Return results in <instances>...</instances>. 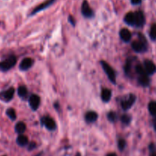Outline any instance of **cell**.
I'll return each instance as SVG.
<instances>
[{"label":"cell","instance_id":"e0dca14e","mask_svg":"<svg viewBox=\"0 0 156 156\" xmlns=\"http://www.w3.org/2000/svg\"><path fill=\"white\" fill-rule=\"evenodd\" d=\"M124 21L128 25L135 26V13L134 12H128L125 15Z\"/></svg>","mask_w":156,"mask_h":156},{"label":"cell","instance_id":"5b68a950","mask_svg":"<svg viewBox=\"0 0 156 156\" xmlns=\"http://www.w3.org/2000/svg\"><path fill=\"white\" fill-rule=\"evenodd\" d=\"M14 94H15V88L12 87V88H9V89L0 93V99L2 100L3 101L9 102L12 100Z\"/></svg>","mask_w":156,"mask_h":156},{"label":"cell","instance_id":"3957f363","mask_svg":"<svg viewBox=\"0 0 156 156\" xmlns=\"http://www.w3.org/2000/svg\"><path fill=\"white\" fill-rule=\"evenodd\" d=\"M100 63H101V66H102V69H103L104 72H105V73L106 74L107 77H108V79H110V82L113 84H116V73H115L113 69L112 68V67L110 66L106 62H105V61L102 60L100 62Z\"/></svg>","mask_w":156,"mask_h":156},{"label":"cell","instance_id":"4fadbf2b","mask_svg":"<svg viewBox=\"0 0 156 156\" xmlns=\"http://www.w3.org/2000/svg\"><path fill=\"white\" fill-rule=\"evenodd\" d=\"M54 1L55 0H47V1H46L45 2L39 5L38 7H36L33 11H32V15H34V14L37 13V12H41V10H44V9H46V8L49 7V6H50V5H51Z\"/></svg>","mask_w":156,"mask_h":156},{"label":"cell","instance_id":"52a82bcc","mask_svg":"<svg viewBox=\"0 0 156 156\" xmlns=\"http://www.w3.org/2000/svg\"><path fill=\"white\" fill-rule=\"evenodd\" d=\"M81 12H82L83 15L86 18H92L93 16V12L91 8L89 5L87 0H84L83 2L82 7H81Z\"/></svg>","mask_w":156,"mask_h":156},{"label":"cell","instance_id":"603a6c76","mask_svg":"<svg viewBox=\"0 0 156 156\" xmlns=\"http://www.w3.org/2000/svg\"><path fill=\"white\" fill-rule=\"evenodd\" d=\"M149 36L152 41H156V24H153L150 29Z\"/></svg>","mask_w":156,"mask_h":156},{"label":"cell","instance_id":"30bf717a","mask_svg":"<svg viewBox=\"0 0 156 156\" xmlns=\"http://www.w3.org/2000/svg\"><path fill=\"white\" fill-rule=\"evenodd\" d=\"M135 13V26L138 27H142L145 24V16L144 14L140 11L134 12Z\"/></svg>","mask_w":156,"mask_h":156},{"label":"cell","instance_id":"5bb4252c","mask_svg":"<svg viewBox=\"0 0 156 156\" xmlns=\"http://www.w3.org/2000/svg\"><path fill=\"white\" fill-rule=\"evenodd\" d=\"M97 118L98 114L94 111H89L85 115V120L88 123H94L95 121H96Z\"/></svg>","mask_w":156,"mask_h":156},{"label":"cell","instance_id":"1f68e13d","mask_svg":"<svg viewBox=\"0 0 156 156\" xmlns=\"http://www.w3.org/2000/svg\"><path fill=\"white\" fill-rule=\"evenodd\" d=\"M106 156H117V155H116V153H110V154H108Z\"/></svg>","mask_w":156,"mask_h":156},{"label":"cell","instance_id":"f1b7e54d","mask_svg":"<svg viewBox=\"0 0 156 156\" xmlns=\"http://www.w3.org/2000/svg\"><path fill=\"white\" fill-rule=\"evenodd\" d=\"M131 2L132 5H139L142 2V0H131Z\"/></svg>","mask_w":156,"mask_h":156},{"label":"cell","instance_id":"484cf974","mask_svg":"<svg viewBox=\"0 0 156 156\" xmlns=\"http://www.w3.org/2000/svg\"><path fill=\"white\" fill-rule=\"evenodd\" d=\"M107 118H108V120L110 122H115L116 120V119H117V115H116V114L115 112L111 111V112L107 114Z\"/></svg>","mask_w":156,"mask_h":156},{"label":"cell","instance_id":"8992f818","mask_svg":"<svg viewBox=\"0 0 156 156\" xmlns=\"http://www.w3.org/2000/svg\"><path fill=\"white\" fill-rule=\"evenodd\" d=\"M41 104V98L37 94H32L29 98V105L33 111H37Z\"/></svg>","mask_w":156,"mask_h":156},{"label":"cell","instance_id":"277c9868","mask_svg":"<svg viewBox=\"0 0 156 156\" xmlns=\"http://www.w3.org/2000/svg\"><path fill=\"white\" fill-rule=\"evenodd\" d=\"M136 100V97L135 94H128L126 98H125L121 101V107H122V108L123 110L127 111V110L130 109L132 108V106L134 105Z\"/></svg>","mask_w":156,"mask_h":156},{"label":"cell","instance_id":"d6986e66","mask_svg":"<svg viewBox=\"0 0 156 156\" xmlns=\"http://www.w3.org/2000/svg\"><path fill=\"white\" fill-rule=\"evenodd\" d=\"M26 129V125L24 124L23 122H18L16 125H15V130L17 133L20 134V135H22V133H24V131Z\"/></svg>","mask_w":156,"mask_h":156},{"label":"cell","instance_id":"ac0fdd59","mask_svg":"<svg viewBox=\"0 0 156 156\" xmlns=\"http://www.w3.org/2000/svg\"><path fill=\"white\" fill-rule=\"evenodd\" d=\"M17 144L19 146H25L28 143V139L24 135H19L16 140Z\"/></svg>","mask_w":156,"mask_h":156},{"label":"cell","instance_id":"ba28073f","mask_svg":"<svg viewBox=\"0 0 156 156\" xmlns=\"http://www.w3.org/2000/svg\"><path fill=\"white\" fill-rule=\"evenodd\" d=\"M42 124L47 128L48 130H54L56 129V123L54 120L50 117H44L42 118Z\"/></svg>","mask_w":156,"mask_h":156},{"label":"cell","instance_id":"9a60e30c","mask_svg":"<svg viewBox=\"0 0 156 156\" xmlns=\"http://www.w3.org/2000/svg\"><path fill=\"white\" fill-rule=\"evenodd\" d=\"M112 97V92L108 88H104L101 91V99L102 101L108 102L110 101Z\"/></svg>","mask_w":156,"mask_h":156},{"label":"cell","instance_id":"f546056e","mask_svg":"<svg viewBox=\"0 0 156 156\" xmlns=\"http://www.w3.org/2000/svg\"><path fill=\"white\" fill-rule=\"evenodd\" d=\"M68 20H69V21H70V24H73V26L75 25V21H74V18H73V17H71V16H69V18H68Z\"/></svg>","mask_w":156,"mask_h":156},{"label":"cell","instance_id":"836d02e7","mask_svg":"<svg viewBox=\"0 0 156 156\" xmlns=\"http://www.w3.org/2000/svg\"><path fill=\"white\" fill-rule=\"evenodd\" d=\"M151 156H156V154H154V155H152Z\"/></svg>","mask_w":156,"mask_h":156},{"label":"cell","instance_id":"e575fe53","mask_svg":"<svg viewBox=\"0 0 156 156\" xmlns=\"http://www.w3.org/2000/svg\"><path fill=\"white\" fill-rule=\"evenodd\" d=\"M3 156H6V155H3Z\"/></svg>","mask_w":156,"mask_h":156},{"label":"cell","instance_id":"44dd1931","mask_svg":"<svg viewBox=\"0 0 156 156\" xmlns=\"http://www.w3.org/2000/svg\"><path fill=\"white\" fill-rule=\"evenodd\" d=\"M6 115L9 117V118L10 119V120H16V112H15V110L13 109V108H9V109H7V111H6Z\"/></svg>","mask_w":156,"mask_h":156},{"label":"cell","instance_id":"d4e9b609","mask_svg":"<svg viewBox=\"0 0 156 156\" xmlns=\"http://www.w3.org/2000/svg\"><path fill=\"white\" fill-rule=\"evenodd\" d=\"M132 59H128L126 60V62H125L124 69H125V73H126V74L129 73L130 69H131V66H132Z\"/></svg>","mask_w":156,"mask_h":156},{"label":"cell","instance_id":"7c38bea8","mask_svg":"<svg viewBox=\"0 0 156 156\" xmlns=\"http://www.w3.org/2000/svg\"><path fill=\"white\" fill-rule=\"evenodd\" d=\"M119 36H120L121 39L123 41H125V42H128L132 37L131 32L126 28H122L119 31Z\"/></svg>","mask_w":156,"mask_h":156},{"label":"cell","instance_id":"d6a6232c","mask_svg":"<svg viewBox=\"0 0 156 156\" xmlns=\"http://www.w3.org/2000/svg\"><path fill=\"white\" fill-rule=\"evenodd\" d=\"M76 156H81V155H80V153H77V154H76Z\"/></svg>","mask_w":156,"mask_h":156},{"label":"cell","instance_id":"4dcf8cb0","mask_svg":"<svg viewBox=\"0 0 156 156\" xmlns=\"http://www.w3.org/2000/svg\"><path fill=\"white\" fill-rule=\"evenodd\" d=\"M153 127L156 131V117H154V119H153Z\"/></svg>","mask_w":156,"mask_h":156},{"label":"cell","instance_id":"9c48e42d","mask_svg":"<svg viewBox=\"0 0 156 156\" xmlns=\"http://www.w3.org/2000/svg\"><path fill=\"white\" fill-rule=\"evenodd\" d=\"M144 69L148 75H153L156 72V66L152 61L146 59L144 62Z\"/></svg>","mask_w":156,"mask_h":156},{"label":"cell","instance_id":"4316f807","mask_svg":"<svg viewBox=\"0 0 156 156\" xmlns=\"http://www.w3.org/2000/svg\"><path fill=\"white\" fill-rule=\"evenodd\" d=\"M125 146H126V142L123 140V139H120L118 142V147H119V149L120 151H122L125 148Z\"/></svg>","mask_w":156,"mask_h":156},{"label":"cell","instance_id":"ffe728a7","mask_svg":"<svg viewBox=\"0 0 156 156\" xmlns=\"http://www.w3.org/2000/svg\"><path fill=\"white\" fill-rule=\"evenodd\" d=\"M18 94L21 98H25L28 94V90L24 85L19 86L18 88Z\"/></svg>","mask_w":156,"mask_h":156},{"label":"cell","instance_id":"7a4b0ae2","mask_svg":"<svg viewBox=\"0 0 156 156\" xmlns=\"http://www.w3.org/2000/svg\"><path fill=\"white\" fill-rule=\"evenodd\" d=\"M16 61L17 59L15 56L12 55V56H9L5 60L0 62V70L3 72L9 71V69H11L15 65Z\"/></svg>","mask_w":156,"mask_h":156},{"label":"cell","instance_id":"83f0119b","mask_svg":"<svg viewBox=\"0 0 156 156\" xmlns=\"http://www.w3.org/2000/svg\"><path fill=\"white\" fill-rule=\"evenodd\" d=\"M35 146H36V144L35 143H31L29 144V147H28V150H32L33 149H35Z\"/></svg>","mask_w":156,"mask_h":156},{"label":"cell","instance_id":"6da1fadb","mask_svg":"<svg viewBox=\"0 0 156 156\" xmlns=\"http://www.w3.org/2000/svg\"><path fill=\"white\" fill-rule=\"evenodd\" d=\"M139 40L132 43V47L136 53H144L147 50L146 39L142 34H139Z\"/></svg>","mask_w":156,"mask_h":156},{"label":"cell","instance_id":"2e32d148","mask_svg":"<svg viewBox=\"0 0 156 156\" xmlns=\"http://www.w3.org/2000/svg\"><path fill=\"white\" fill-rule=\"evenodd\" d=\"M138 81H139V83L143 87L148 86L150 84V80L149 79H148V74H143V75H140V76H139Z\"/></svg>","mask_w":156,"mask_h":156},{"label":"cell","instance_id":"8fae6325","mask_svg":"<svg viewBox=\"0 0 156 156\" xmlns=\"http://www.w3.org/2000/svg\"><path fill=\"white\" fill-rule=\"evenodd\" d=\"M34 63V60L32 58H24L23 60L20 62L19 69L21 71H26L29 69L32 66Z\"/></svg>","mask_w":156,"mask_h":156},{"label":"cell","instance_id":"7402d4cb","mask_svg":"<svg viewBox=\"0 0 156 156\" xmlns=\"http://www.w3.org/2000/svg\"><path fill=\"white\" fill-rule=\"evenodd\" d=\"M148 111L151 115L156 117V101H151L148 105Z\"/></svg>","mask_w":156,"mask_h":156},{"label":"cell","instance_id":"cb8c5ba5","mask_svg":"<svg viewBox=\"0 0 156 156\" xmlns=\"http://www.w3.org/2000/svg\"><path fill=\"white\" fill-rule=\"evenodd\" d=\"M131 120L132 117L129 115H128V114H123L122 117H121V121H122V123L125 125H128L131 122Z\"/></svg>","mask_w":156,"mask_h":156}]
</instances>
